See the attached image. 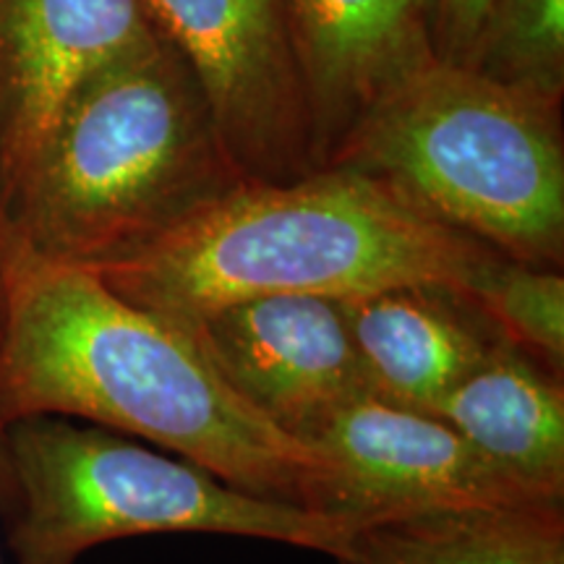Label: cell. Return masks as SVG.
I'll use <instances>...</instances> for the list:
<instances>
[{"label":"cell","instance_id":"6da1fadb","mask_svg":"<svg viewBox=\"0 0 564 564\" xmlns=\"http://www.w3.org/2000/svg\"><path fill=\"white\" fill-rule=\"evenodd\" d=\"M32 415L147 440L246 494L306 510L327 474L306 444L253 413L181 329L100 274L0 236V426Z\"/></svg>","mask_w":564,"mask_h":564},{"label":"cell","instance_id":"7a4b0ae2","mask_svg":"<svg viewBox=\"0 0 564 564\" xmlns=\"http://www.w3.org/2000/svg\"><path fill=\"white\" fill-rule=\"evenodd\" d=\"M243 183L199 79L154 30L76 91L0 207V236L100 274L158 249Z\"/></svg>","mask_w":564,"mask_h":564},{"label":"cell","instance_id":"3957f363","mask_svg":"<svg viewBox=\"0 0 564 564\" xmlns=\"http://www.w3.org/2000/svg\"><path fill=\"white\" fill-rule=\"evenodd\" d=\"M494 253L348 167L246 181L194 223L100 278L175 329L267 295L348 301L400 285L465 291Z\"/></svg>","mask_w":564,"mask_h":564},{"label":"cell","instance_id":"277c9868","mask_svg":"<svg viewBox=\"0 0 564 564\" xmlns=\"http://www.w3.org/2000/svg\"><path fill=\"white\" fill-rule=\"evenodd\" d=\"M562 108L436 61L382 97L327 165L533 267L564 262Z\"/></svg>","mask_w":564,"mask_h":564},{"label":"cell","instance_id":"5b68a950","mask_svg":"<svg viewBox=\"0 0 564 564\" xmlns=\"http://www.w3.org/2000/svg\"><path fill=\"white\" fill-rule=\"evenodd\" d=\"M19 512L17 564H76L89 549L150 533H212L288 544L350 564L348 528L253 497L209 470L141 447L102 426L32 415L6 426Z\"/></svg>","mask_w":564,"mask_h":564},{"label":"cell","instance_id":"8992f818","mask_svg":"<svg viewBox=\"0 0 564 564\" xmlns=\"http://www.w3.org/2000/svg\"><path fill=\"white\" fill-rule=\"evenodd\" d=\"M199 79L238 171L288 183L316 171L285 0H144Z\"/></svg>","mask_w":564,"mask_h":564},{"label":"cell","instance_id":"52a82bcc","mask_svg":"<svg viewBox=\"0 0 564 564\" xmlns=\"http://www.w3.org/2000/svg\"><path fill=\"white\" fill-rule=\"evenodd\" d=\"M327 474L312 510L350 533L413 514L539 502L432 413L361 394L301 436Z\"/></svg>","mask_w":564,"mask_h":564},{"label":"cell","instance_id":"ba28073f","mask_svg":"<svg viewBox=\"0 0 564 564\" xmlns=\"http://www.w3.org/2000/svg\"><path fill=\"white\" fill-rule=\"evenodd\" d=\"M183 335L253 413L301 436L366 392L343 301L267 295L217 308Z\"/></svg>","mask_w":564,"mask_h":564},{"label":"cell","instance_id":"9c48e42d","mask_svg":"<svg viewBox=\"0 0 564 564\" xmlns=\"http://www.w3.org/2000/svg\"><path fill=\"white\" fill-rule=\"evenodd\" d=\"M152 34L144 0H0V207L76 91Z\"/></svg>","mask_w":564,"mask_h":564},{"label":"cell","instance_id":"30bf717a","mask_svg":"<svg viewBox=\"0 0 564 564\" xmlns=\"http://www.w3.org/2000/svg\"><path fill=\"white\" fill-rule=\"evenodd\" d=\"M316 171L382 97L436 63L429 0H285Z\"/></svg>","mask_w":564,"mask_h":564},{"label":"cell","instance_id":"8fae6325","mask_svg":"<svg viewBox=\"0 0 564 564\" xmlns=\"http://www.w3.org/2000/svg\"><path fill=\"white\" fill-rule=\"evenodd\" d=\"M366 392L432 413L484 361L499 329L447 285H400L343 301Z\"/></svg>","mask_w":564,"mask_h":564},{"label":"cell","instance_id":"7c38bea8","mask_svg":"<svg viewBox=\"0 0 564 564\" xmlns=\"http://www.w3.org/2000/svg\"><path fill=\"white\" fill-rule=\"evenodd\" d=\"M432 415L539 502L564 505V379L502 337Z\"/></svg>","mask_w":564,"mask_h":564},{"label":"cell","instance_id":"4fadbf2b","mask_svg":"<svg viewBox=\"0 0 564 564\" xmlns=\"http://www.w3.org/2000/svg\"><path fill=\"white\" fill-rule=\"evenodd\" d=\"M350 564H564V505L384 520L352 533Z\"/></svg>","mask_w":564,"mask_h":564},{"label":"cell","instance_id":"5bb4252c","mask_svg":"<svg viewBox=\"0 0 564 564\" xmlns=\"http://www.w3.org/2000/svg\"><path fill=\"white\" fill-rule=\"evenodd\" d=\"M465 68L497 87L562 108L564 0H497Z\"/></svg>","mask_w":564,"mask_h":564},{"label":"cell","instance_id":"9a60e30c","mask_svg":"<svg viewBox=\"0 0 564 564\" xmlns=\"http://www.w3.org/2000/svg\"><path fill=\"white\" fill-rule=\"evenodd\" d=\"M499 335L564 377V274L494 251L463 291Z\"/></svg>","mask_w":564,"mask_h":564},{"label":"cell","instance_id":"2e32d148","mask_svg":"<svg viewBox=\"0 0 564 564\" xmlns=\"http://www.w3.org/2000/svg\"><path fill=\"white\" fill-rule=\"evenodd\" d=\"M497 0H429L436 61L468 66L478 32Z\"/></svg>","mask_w":564,"mask_h":564},{"label":"cell","instance_id":"e0dca14e","mask_svg":"<svg viewBox=\"0 0 564 564\" xmlns=\"http://www.w3.org/2000/svg\"><path fill=\"white\" fill-rule=\"evenodd\" d=\"M19 512V489L17 478H13V465L9 455V440H6V429L0 426V518L11 523Z\"/></svg>","mask_w":564,"mask_h":564},{"label":"cell","instance_id":"ac0fdd59","mask_svg":"<svg viewBox=\"0 0 564 564\" xmlns=\"http://www.w3.org/2000/svg\"><path fill=\"white\" fill-rule=\"evenodd\" d=\"M0 564H3V562H0Z\"/></svg>","mask_w":564,"mask_h":564}]
</instances>
